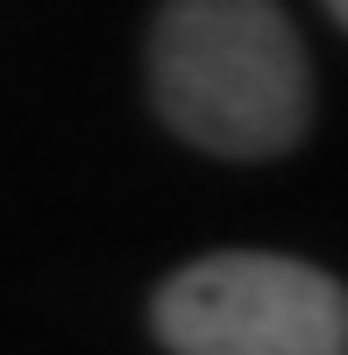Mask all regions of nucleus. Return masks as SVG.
Listing matches in <instances>:
<instances>
[{"mask_svg": "<svg viewBox=\"0 0 348 355\" xmlns=\"http://www.w3.org/2000/svg\"><path fill=\"white\" fill-rule=\"evenodd\" d=\"M142 85L164 135L220 164L292 157L313 128V50L277 0H157Z\"/></svg>", "mask_w": 348, "mask_h": 355, "instance_id": "1", "label": "nucleus"}, {"mask_svg": "<svg viewBox=\"0 0 348 355\" xmlns=\"http://www.w3.org/2000/svg\"><path fill=\"white\" fill-rule=\"evenodd\" d=\"M320 15H327V28H348V0H320Z\"/></svg>", "mask_w": 348, "mask_h": 355, "instance_id": "3", "label": "nucleus"}, {"mask_svg": "<svg viewBox=\"0 0 348 355\" xmlns=\"http://www.w3.org/2000/svg\"><path fill=\"white\" fill-rule=\"evenodd\" d=\"M164 355H348V291L334 270L277 249H207L150 291Z\"/></svg>", "mask_w": 348, "mask_h": 355, "instance_id": "2", "label": "nucleus"}]
</instances>
